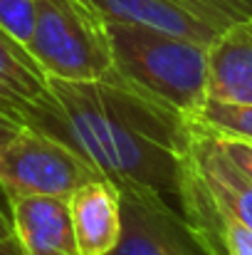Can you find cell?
Masks as SVG:
<instances>
[{"mask_svg": "<svg viewBox=\"0 0 252 255\" xmlns=\"http://www.w3.org/2000/svg\"><path fill=\"white\" fill-rule=\"evenodd\" d=\"M114 77L193 117L208 99V45L161 27L106 20Z\"/></svg>", "mask_w": 252, "mask_h": 255, "instance_id": "7a4b0ae2", "label": "cell"}, {"mask_svg": "<svg viewBox=\"0 0 252 255\" xmlns=\"http://www.w3.org/2000/svg\"><path fill=\"white\" fill-rule=\"evenodd\" d=\"M220 248L223 255H252V228L225 208L220 223Z\"/></svg>", "mask_w": 252, "mask_h": 255, "instance_id": "9a60e30c", "label": "cell"}, {"mask_svg": "<svg viewBox=\"0 0 252 255\" xmlns=\"http://www.w3.org/2000/svg\"><path fill=\"white\" fill-rule=\"evenodd\" d=\"M5 236H12V221H10V211L0 206V238Z\"/></svg>", "mask_w": 252, "mask_h": 255, "instance_id": "d6986e66", "label": "cell"}, {"mask_svg": "<svg viewBox=\"0 0 252 255\" xmlns=\"http://www.w3.org/2000/svg\"><path fill=\"white\" fill-rule=\"evenodd\" d=\"M70 216L80 255H109L121 238V196L106 176L80 186L70 198Z\"/></svg>", "mask_w": 252, "mask_h": 255, "instance_id": "ba28073f", "label": "cell"}, {"mask_svg": "<svg viewBox=\"0 0 252 255\" xmlns=\"http://www.w3.org/2000/svg\"><path fill=\"white\" fill-rule=\"evenodd\" d=\"M213 136L218 139V144L223 146V151L252 178V141L238 139V136H225V134H213Z\"/></svg>", "mask_w": 252, "mask_h": 255, "instance_id": "2e32d148", "label": "cell"}, {"mask_svg": "<svg viewBox=\"0 0 252 255\" xmlns=\"http://www.w3.org/2000/svg\"><path fill=\"white\" fill-rule=\"evenodd\" d=\"M0 255H22L20 253V243H17L15 233H12V236L0 238Z\"/></svg>", "mask_w": 252, "mask_h": 255, "instance_id": "ac0fdd59", "label": "cell"}, {"mask_svg": "<svg viewBox=\"0 0 252 255\" xmlns=\"http://www.w3.org/2000/svg\"><path fill=\"white\" fill-rule=\"evenodd\" d=\"M7 211L22 255H80L67 198L20 196Z\"/></svg>", "mask_w": 252, "mask_h": 255, "instance_id": "8992f818", "label": "cell"}, {"mask_svg": "<svg viewBox=\"0 0 252 255\" xmlns=\"http://www.w3.org/2000/svg\"><path fill=\"white\" fill-rule=\"evenodd\" d=\"M47 97L15 117L75 151L116 186L151 188L175 196L188 139V117L164 102L106 80L47 77Z\"/></svg>", "mask_w": 252, "mask_h": 255, "instance_id": "6da1fadb", "label": "cell"}, {"mask_svg": "<svg viewBox=\"0 0 252 255\" xmlns=\"http://www.w3.org/2000/svg\"><path fill=\"white\" fill-rule=\"evenodd\" d=\"M208 97L252 104V17L228 25L208 45Z\"/></svg>", "mask_w": 252, "mask_h": 255, "instance_id": "9c48e42d", "label": "cell"}, {"mask_svg": "<svg viewBox=\"0 0 252 255\" xmlns=\"http://www.w3.org/2000/svg\"><path fill=\"white\" fill-rule=\"evenodd\" d=\"M180 2L215 30H225L233 22L252 17V0H180Z\"/></svg>", "mask_w": 252, "mask_h": 255, "instance_id": "4fadbf2b", "label": "cell"}, {"mask_svg": "<svg viewBox=\"0 0 252 255\" xmlns=\"http://www.w3.org/2000/svg\"><path fill=\"white\" fill-rule=\"evenodd\" d=\"M82 2L94 7L106 20H129L161 27L203 45H210L220 32L213 25H208L203 17H198L190 7H185L180 0H82Z\"/></svg>", "mask_w": 252, "mask_h": 255, "instance_id": "30bf717a", "label": "cell"}, {"mask_svg": "<svg viewBox=\"0 0 252 255\" xmlns=\"http://www.w3.org/2000/svg\"><path fill=\"white\" fill-rule=\"evenodd\" d=\"M0 27L27 47L35 27V0H0Z\"/></svg>", "mask_w": 252, "mask_h": 255, "instance_id": "5bb4252c", "label": "cell"}, {"mask_svg": "<svg viewBox=\"0 0 252 255\" xmlns=\"http://www.w3.org/2000/svg\"><path fill=\"white\" fill-rule=\"evenodd\" d=\"M22 127H25V124H22L20 119H15V117L7 114V112H0V144L7 141L12 134H17Z\"/></svg>", "mask_w": 252, "mask_h": 255, "instance_id": "e0dca14e", "label": "cell"}, {"mask_svg": "<svg viewBox=\"0 0 252 255\" xmlns=\"http://www.w3.org/2000/svg\"><path fill=\"white\" fill-rule=\"evenodd\" d=\"M203 129L213 134H225V136H238L252 141V104H238V102H223L208 97L203 107L188 117Z\"/></svg>", "mask_w": 252, "mask_h": 255, "instance_id": "7c38bea8", "label": "cell"}, {"mask_svg": "<svg viewBox=\"0 0 252 255\" xmlns=\"http://www.w3.org/2000/svg\"><path fill=\"white\" fill-rule=\"evenodd\" d=\"M30 55L57 80H106L114 75L106 22L82 0H35Z\"/></svg>", "mask_w": 252, "mask_h": 255, "instance_id": "3957f363", "label": "cell"}, {"mask_svg": "<svg viewBox=\"0 0 252 255\" xmlns=\"http://www.w3.org/2000/svg\"><path fill=\"white\" fill-rule=\"evenodd\" d=\"M121 196V238L109 255H200L183 216L164 193L116 186Z\"/></svg>", "mask_w": 252, "mask_h": 255, "instance_id": "5b68a950", "label": "cell"}, {"mask_svg": "<svg viewBox=\"0 0 252 255\" xmlns=\"http://www.w3.org/2000/svg\"><path fill=\"white\" fill-rule=\"evenodd\" d=\"M185 151L218 203L252 228V178L223 151L218 139L193 119H188Z\"/></svg>", "mask_w": 252, "mask_h": 255, "instance_id": "52a82bcc", "label": "cell"}, {"mask_svg": "<svg viewBox=\"0 0 252 255\" xmlns=\"http://www.w3.org/2000/svg\"><path fill=\"white\" fill-rule=\"evenodd\" d=\"M47 92L45 70L20 40L0 27V112L15 117L17 109L40 104Z\"/></svg>", "mask_w": 252, "mask_h": 255, "instance_id": "8fae6325", "label": "cell"}, {"mask_svg": "<svg viewBox=\"0 0 252 255\" xmlns=\"http://www.w3.org/2000/svg\"><path fill=\"white\" fill-rule=\"evenodd\" d=\"M94 178H101V173L80 151L40 129L22 127L0 144V191L5 201L20 196L70 198Z\"/></svg>", "mask_w": 252, "mask_h": 255, "instance_id": "277c9868", "label": "cell"}]
</instances>
